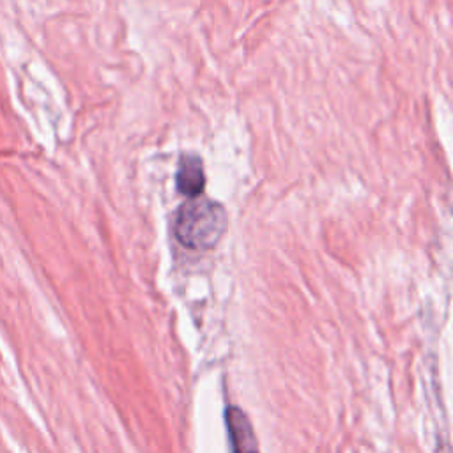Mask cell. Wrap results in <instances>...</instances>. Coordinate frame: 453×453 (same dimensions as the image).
I'll return each instance as SVG.
<instances>
[{
    "label": "cell",
    "instance_id": "obj_1",
    "mask_svg": "<svg viewBox=\"0 0 453 453\" xmlns=\"http://www.w3.org/2000/svg\"><path fill=\"white\" fill-rule=\"evenodd\" d=\"M226 228L225 209L207 198H189L173 214V237L189 250H209Z\"/></svg>",
    "mask_w": 453,
    "mask_h": 453
},
{
    "label": "cell",
    "instance_id": "obj_2",
    "mask_svg": "<svg viewBox=\"0 0 453 453\" xmlns=\"http://www.w3.org/2000/svg\"><path fill=\"white\" fill-rule=\"evenodd\" d=\"M225 421L232 453H258V442L253 426L239 407H228L225 412Z\"/></svg>",
    "mask_w": 453,
    "mask_h": 453
},
{
    "label": "cell",
    "instance_id": "obj_3",
    "mask_svg": "<svg viewBox=\"0 0 453 453\" xmlns=\"http://www.w3.org/2000/svg\"><path fill=\"white\" fill-rule=\"evenodd\" d=\"M175 186L179 193L188 198H196L205 188V172L200 156L193 152H186L179 159V166L175 172Z\"/></svg>",
    "mask_w": 453,
    "mask_h": 453
}]
</instances>
